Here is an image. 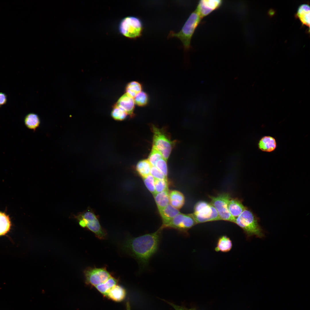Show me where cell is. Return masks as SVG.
Instances as JSON below:
<instances>
[{
  "instance_id": "7402d4cb",
  "label": "cell",
  "mask_w": 310,
  "mask_h": 310,
  "mask_svg": "<svg viewBox=\"0 0 310 310\" xmlns=\"http://www.w3.org/2000/svg\"><path fill=\"white\" fill-rule=\"evenodd\" d=\"M152 166L148 159H144L138 162L136 169L138 174L143 178L150 174Z\"/></svg>"
},
{
  "instance_id": "7a4b0ae2",
  "label": "cell",
  "mask_w": 310,
  "mask_h": 310,
  "mask_svg": "<svg viewBox=\"0 0 310 310\" xmlns=\"http://www.w3.org/2000/svg\"><path fill=\"white\" fill-rule=\"evenodd\" d=\"M234 223L243 230L247 239L253 236L260 238L264 236V232L259 224L257 218L247 208L236 218Z\"/></svg>"
},
{
  "instance_id": "1f68e13d",
  "label": "cell",
  "mask_w": 310,
  "mask_h": 310,
  "mask_svg": "<svg viewBox=\"0 0 310 310\" xmlns=\"http://www.w3.org/2000/svg\"><path fill=\"white\" fill-rule=\"evenodd\" d=\"M150 174L155 179H167V177L155 166H152L150 170Z\"/></svg>"
},
{
  "instance_id": "83f0119b",
  "label": "cell",
  "mask_w": 310,
  "mask_h": 310,
  "mask_svg": "<svg viewBox=\"0 0 310 310\" xmlns=\"http://www.w3.org/2000/svg\"><path fill=\"white\" fill-rule=\"evenodd\" d=\"M143 178L147 188L154 195L156 193L155 187V179L150 174Z\"/></svg>"
},
{
  "instance_id": "ac0fdd59",
  "label": "cell",
  "mask_w": 310,
  "mask_h": 310,
  "mask_svg": "<svg viewBox=\"0 0 310 310\" xmlns=\"http://www.w3.org/2000/svg\"><path fill=\"white\" fill-rule=\"evenodd\" d=\"M232 246V241L230 238L226 235H223L218 238L215 250L216 252L226 253L231 250Z\"/></svg>"
},
{
  "instance_id": "3957f363",
  "label": "cell",
  "mask_w": 310,
  "mask_h": 310,
  "mask_svg": "<svg viewBox=\"0 0 310 310\" xmlns=\"http://www.w3.org/2000/svg\"><path fill=\"white\" fill-rule=\"evenodd\" d=\"M202 19L196 10L190 14L181 30L178 32L170 31L168 37H176L182 42L185 51H188L191 47V42L194 33Z\"/></svg>"
},
{
  "instance_id": "d6a6232c",
  "label": "cell",
  "mask_w": 310,
  "mask_h": 310,
  "mask_svg": "<svg viewBox=\"0 0 310 310\" xmlns=\"http://www.w3.org/2000/svg\"><path fill=\"white\" fill-rule=\"evenodd\" d=\"M162 300L172 306L175 310H188V309L183 306L178 305L164 299Z\"/></svg>"
},
{
  "instance_id": "d4e9b609",
  "label": "cell",
  "mask_w": 310,
  "mask_h": 310,
  "mask_svg": "<svg viewBox=\"0 0 310 310\" xmlns=\"http://www.w3.org/2000/svg\"><path fill=\"white\" fill-rule=\"evenodd\" d=\"M142 87L140 83L136 81H132L129 83L126 86V93L134 98L142 91Z\"/></svg>"
},
{
  "instance_id": "7c38bea8",
  "label": "cell",
  "mask_w": 310,
  "mask_h": 310,
  "mask_svg": "<svg viewBox=\"0 0 310 310\" xmlns=\"http://www.w3.org/2000/svg\"><path fill=\"white\" fill-rule=\"evenodd\" d=\"M135 104L134 98L125 93L120 97L115 105L122 109L127 115L132 116Z\"/></svg>"
},
{
  "instance_id": "ba28073f",
  "label": "cell",
  "mask_w": 310,
  "mask_h": 310,
  "mask_svg": "<svg viewBox=\"0 0 310 310\" xmlns=\"http://www.w3.org/2000/svg\"><path fill=\"white\" fill-rule=\"evenodd\" d=\"M153 133V147L158 150L166 160L172 151L174 142L163 131L156 126H152Z\"/></svg>"
},
{
  "instance_id": "4316f807",
  "label": "cell",
  "mask_w": 310,
  "mask_h": 310,
  "mask_svg": "<svg viewBox=\"0 0 310 310\" xmlns=\"http://www.w3.org/2000/svg\"><path fill=\"white\" fill-rule=\"evenodd\" d=\"M163 158L160 153L152 146L151 152L149 156L148 160L152 166H155L157 162Z\"/></svg>"
},
{
  "instance_id": "484cf974",
  "label": "cell",
  "mask_w": 310,
  "mask_h": 310,
  "mask_svg": "<svg viewBox=\"0 0 310 310\" xmlns=\"http://www.w3.org/2000/svg\"><path fill=\"white\" fill-rule=\"evenodd\" d=\"M127 115L122 109L115 104L111 112V115L113 118L119 121L124 119Z\"/></svg>"
},
{
  "instance_id": "603a6c76",
  "label": "cell",
  "mask_w": 310,
  "mask_h": 310,
  "mask_svg": "<svg viewBox=\"0 0 310 310\" xmlns=\"http://www.w3.org/2000/svg\"><path fill=\"white\" fill-rule=\"evenodd\" d=\"M24 122L28 128L35 130L39 126L40 121L37 115L34 113H30L25 117Z\"/></svg>"
},
{
  "instance_id": "4fadbf2b",
  "label": "cell",
  "mask_w": 310,
  "mask_h": 310,
  "mask_svg": "<svg viewBox=\"0 0 310 310\" xmlns=\"http://www.w3.org/2000/svg\"><path fill=\"white\" fill-rule=\"evenodd\" d=\"M126 295L125 289L121 286L117 284L108 291L105 297L113 301L120 302L124 300Z\"/></svg>"
},
{
  "instance_id": "5b68a950",
  "label": "cell",
  "mask_w": 310,
  "mask_h": 310,
  "mask_svg": "<svg viewBox=\"0 0 310 310\" xmlns=\"http://www.w3.org/2000/svg\"><path fill=\"white\" fill-rule=\"evenodd\" d=\"M197 224L192 214L180 213L167 223L161 225L160 228L173 229L186 237L188 236V230Z\"/></svg>"
},
{
  "instance_id": "9a60e30c",
  "label": "cell",
  "mask_w": 310,
  "mask_h": 310,
  "mask_svg": "<svg viewBox=\"0 0 310 310\" xmlns=\"http://www.w3.org/2000/svg\"><path fill=\"white\" fill-rule=\"evenodd\" d=\"M259 149L261 151L270 152L274 151L276 147V141L273 137L265 136L259 140L258 144Z\"/></svg>"
},
{
  "instance_id": "836d02e7",
  "label": "cell",
  "mask_w": 310,
  "mask_h": 310,
  "mask_svg": "<svg viewBox=\"0 0 310 310\" xmlns=\"http://www.w3.org/2000/svg\"><path fill=\"white\" fill-rule=\"evenodd\" d=\"M7 101V96L5 94L0 92V107L5 104Z\"/></svg>"
},
{
  "instance_id": "4dcf8cb0",
  "label": "cell",
  "mask_w": 310,
  "mask_h": 310,
  "mask_svg": "<svg viewBox=\"0 0 310 310\" xmlns=\"http://www.w3.org/2000/svg\"><path fill=\"white\" fill-rule=\"evenodd\" d=\"M166 161L163 158H162L157 162L155 166L167 177L168 169Z\"/></svg>"
},
{
  "instance_id": "ffe728a7",
  "label": "cell",
  "mask_w": 310,
  "mask_h": 310,
  "mask_svg": "<svg viewBox=\"0 0 310 310\" xmlns=\"http://www.w3.org/2000/svg\"><path fill=\"white\" fill-rule=\"evenodd\" d=\"M297 16L303 24L309 27L310 7L308 5H301L298 9Z\"/></svg>"
},
{
  "instance_id": "2e32d148",
  "label": "cell",
  "mask_w": 310,
  "mask_h": 310,
  "mask_svg": "<svg viewBox=\"0 0 310 310\" xmlns=\"http://www.w3.org/2000/svg\"><path fill=\"white\" fill-rule=\"evenodd\" d=\"M159 212L162 220V225L167 223L180 213L179 210L174 207L170 204Z\"/></svg>"
},
{
  "instance_id": "d590c367",
  "label": "cell",
  "mask_w": 310,
  "mask_h": 310,
  "mask_svg": "<svg viewBox=\"0 0 310 310\" xmlns=\"http://www.w3.org/2000/svg\"><path fill=\"white\" fill-rule=\"evenodd\" d=\"M188 310H197L195 308H192L188 309Z\"/></svg>"
},
{
  "instance_id": "30bf717a",
  "label": "cell",
  "mask_w": 310,
  "mask_h": 310,
  "mask_svg": "<svg viewBox=\"0 0 310 310\" xmlns=\"http://www.w3.org/2000/svg\"><path fill=\"white\" fill-rule=\"evenodd\" d=\"M84 274L86 283L94 287L104 283L112 276L105 267H89L84 270Z\"/></svg>"
},
{
  "instance_id": "9c48e42d",
  "label": "cell",
  "mask_w": 310,
  "mask_h": 310,
  "mask_svg": "<svg viewBox=\"0 0 310 310\" xmlns=\"http://www.w3.org/2000/svg\"><path fill=\"white\" fill-rule=\"evenodd\" d=\"M211 204L216 210L221 220L235 223L236 218L230 214L228 204L231 198L228 193H223L216 196H209Z\"/></svg>"
},
{
  "instance_id": "f546056e",
  "label": "cell",
  "mask_w": 310,
  "mask_h": 310,
  "mask_svg": "<svg viewBox=\"0 0 310 310\" xmlns=\"http://www.w3.org/2000/svg\"><path fill=\"white\" fill-rule=\"evenodd\" d=\"M134 100L136 104L140 106H143L147 104L148 97L146 93L141 91L134 98Z\"/></svg>"
},
{
  "instance_id": "277c9868",
  "label": "cell",
  "mask_w": 310,
  "mask_h": 310,
  "mask_svg": "<svg viewBox=\"0 0 310 310\" xmlns=\"http://www.w3.org/2000/svg\"><path fill=\"white\" fill-rule=\"evenodd\" d=\"M76 218L82 227L86 228L99 239L106 238L107 232L101 226L98 216L91 209L88 208L81 213L76 216Z\"/></svg>"
},
{
  "instance_id": "44dd1931",
  "label": "cell",
  "mask_w": 310,
  "mask_h": 310,
  "mask_svg": "<svg viewBox=\"0 0 310 310\" xmlns=\"http://www.w3.org/2000/svg\"><path fill=\"white\" fill-rule=\"evenodd\" d=\"M118 280L111 276L104 283L95 286L97 290L105 296L108 291L117 285Z\"/></svg>"
},
{
  "instance_id": "e575fe53",
  "label": "cell",
  "mask_w": 310,
  "mask_h": 310,
  "mask_svg": "<svg viewBox=\"0 0 310 310\" xmlns=\"http://www.w3.org/2000/svg\"><path fill=\"white\" fill-rule=\"evenodd\" d=\"M126 310H131L129 300H128L126 302Z\"/></svg>"
},
{
  "instance_id": "5bb4252c",
  "label": "cell",
  "mask_w": 310,
  "mask_h": 310,
  "mask_svg": "<svg viewBox=\"0 0 310 310\" xmlns=\"http://www.w3.org/2000/svg\"><path fill=\"white\" fill-rule=\"evenodd\" d=\"M228 207L231 215L236 218L246 208L241 200L236 198H231L229 200Z\"/></svg>"
},
{
  "instance_id": "8992f818",
  "label": "cell",
  "mask_w": 310,
  "mask_h": 310,
  "mask_svg": "<svg viewBox=\"0 0 310 310\" xmlns=\"http://www.w3.org/2000/svg\"><path fill=\"white\" fill-rule=\"evenodd\" d=\"M194 210L192 214L197 224L221 220L216 210L211 203L199 201L195 205Z\"/></svg>"
},
{
  "instance_id": "f1b7e54d",
  "label": "cell",
  "mask_w": 310,
  "mask_h": 310,
  "mask_svg": "<svg viewBox=\"0 0 310 310\" xmlns=\"http://www.w3.org/2000/svg\"><path fill=\"white\" fill-rule=\"evenodd\" d=\"M155 187L156 193L168 190L167 179H155Z\"/></svg>"
},
{
  "instance_id": "cb8c5ba5",
  "label": "cell",
  "mask_w": 310,
  "mask_h": 310,
  "mask_svg": "<svg viewBox=\"0 0 310 310\" xmlns=\"http://www.w3.org/2000/svg\"><path fill=\"white\" fill-rule=\"evenodd\" d=\"M11 225L8 216L0 212V236L5 235L9 231Z\"/></svg>"
},
{
  "instance_id": "d6986e66",
  "label": "cell",
  "mask_w": 310,
  "mask_h": 310,
  "mask_svg": "<svg viewBox=\"0 0 310 310\" xmlns=\"http://www.w3.org/2000/svg\"><path fill=\"white\" fill-rule=\"evenodd\" d=\"M153 195L159 212L169 204L168 190L156 193Z\"/></svg>"
},
{
  "instance_id": "e0dca14e",
  "label": "cell",
  "mask_w": 310,
  "mask_h": 310,
  "mask_svg": "<svg viewBox=\"0 0 310 310\" xmlns=\"http://www.w3.org/2000/svg\"><path fill=\"white\" fill-rule=\"evenodd\" d=\"M169 204L173 207L179 210L184 204L185 197L183 194L177 190H173L169 193Z\"/></svg>"
},
{
  "instance_id": "6da1fadb",
  "label": "cell",
  "mask_w": 310,
  "mask_h": 310,
  "mask_svg": "<svg viewBox=\"0 0 310 310\" xmlns=\"http://www.w3.org/2000/svg\"><path fill=\"white\" fill-rule=\"evenodd\" d=\"M162 230L160 228L153 233L129 237L124 242L123 250L137 261L142 270L148 268L150 260L158 251Z\"/></svg>"
},
{
  "instance_id": "52a82bcc",
  "label": "cell",
  "mask_w": 310,
  "mask_h": 310,
  "mask_svg": "<svg viewBox=\"0 0 310 310\" xmlns=\"http://www.w3.org/2000/svg\"><path fill=\"white\" fill-rule=\"evenodd\" d=\"M120 32L124 36L130 38H135L142 34L143 26L139 18L129 16L122 20L119 27Z\"/></svg>"
},
{
  "instance_id": "8fae6325",
  "label": "cell",
  "mask_w": 310,
  "mask_h": 310,
  "mask_svg": "<svg viewBox=\"0 0 310 310\" xmlns=\"http://www.w3.org/2000/svg\"><path fill=\"white\" fill-rule=\"evenodd\" d=\"M222 3V1L221 0H201L199 2L195 10L202 19L218 9Z\"/></svg>"
}]
</instances>
